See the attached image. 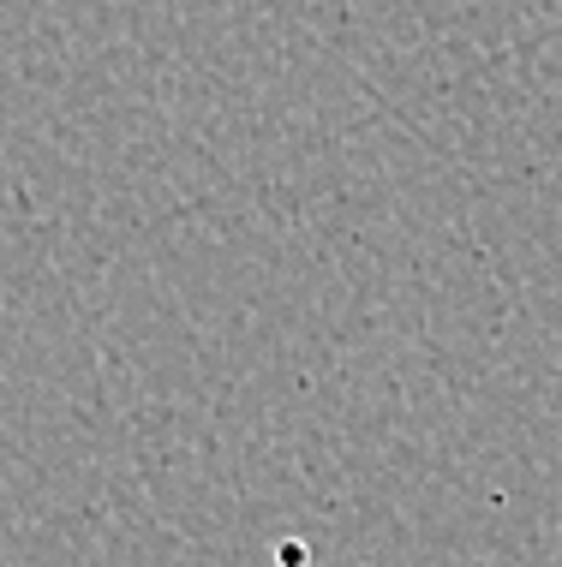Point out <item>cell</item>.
<instances>
[]
</instances>
